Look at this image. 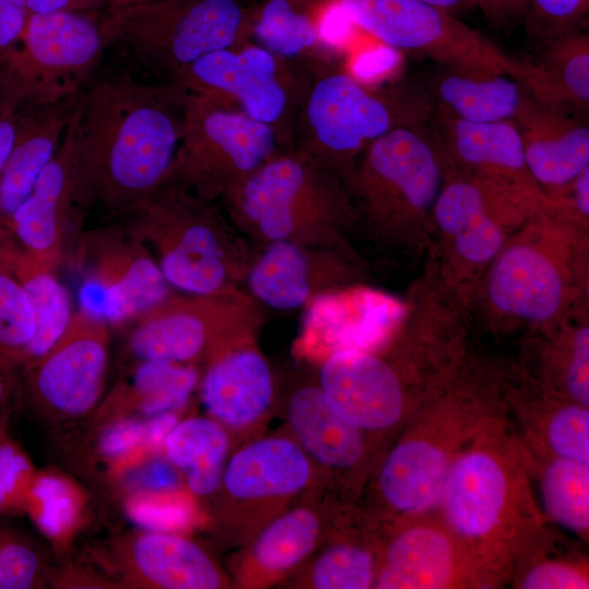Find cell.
I'll return each instance as SVG.
<instances>
[{
	"mask_svg": "<svg viewBox=\"0 0 589 589\" xmlns=\"http://www.w3.org/2000/svg\"><path fill=\"white\" fill-rule=\"evenodd\" d=\"M190 93L172 81L153 83L129 72L89 82L71 117L82 203L117 219L170 178L185 129Z\"/></svg>",
	"mask_w": 589,
	"mask_h": 589,
	"instance_id": "1",
	"label": "cell"
},
{
	"mask_svg": "<svg viewBox=\"0 0 589 589\" xmlns=\"http://www.w3.org/2000/svg\"><path fill=\"white\" fill-rule=\"evenodd\" d=\"M588 299L589 230L542 211L507 239L479 281L469 312L495 333L529 334L588 308Z\"/></svg>",
	"mask_w": 589,
	"mask_h": 589,
	"instance_id": "2",
	"label": "cell"
},
{
	"mask_svg": "<svg viewBox=\"0 0 589 589\" xmlns=\"http://www.w3.org/2000/svg\"><path fill=\"white\" fill-rule=\"evenodd\" d=\"M423 127L387 132L341 176L354 230L377 248L407 256L426 253L445 177L441 143Z\"/></svg>",
	"mask_w": 589,
	"mask_h": 589,
	"instance_id": "3",
	"label": "cell"
},
{
	"mask_svg": "<svg viewBox=\"0 0 589 589\" xmlns=\"http://www.w3.org/2000/svg\"><path fill=\"white\" fill-rule=\"evenodd\" d=\"M220 201L235 227L262 244L289 241L359 254L349 240L354 218L341 178L293 148Z\"/></svg>",
	"mask_w": 589,
	"mask_h": 589,
	"instance_id": "4",
	"label": "cell"
},
{
	"mask_svg": "<svg viewBox=\"0 0 589 589\" xmlns=\"http://www.w3.org/2000/svg\"><path fill=\"white\" fill-rule=\"evenodd\" d=\"M153 249L168 284L188 294H216L244 281L252 256L215 201L173 181L115 219Z\"/></svg>",
	"mask_w": 589,
	"mask_h": 589,
	"instance_id": "5",
	"label": "cell"
},
{
	"mask_svg": "<svg viewBox=\"0 0 589 589\" xmlns=\"http://www.w3.org/2000/svg\"><path fill=\"white\" fill-rule=\"evenodd\" d=\"M435 109L425 83L373 89L329 69L310 81L291 148L341 178L372 142L396 128L424 125Z\"/></svg>",
	"mask_w": 589,
	"mask_h": 589,
	"instance_id": "6",
	"label": "cell"
},
{
	"mask_svg": "<svg viewBox=\"0 0 589 589\" xmlns=\"http://www.w3.org/2000/svg\"><path fill=\"white\" fill-rule=\"evenodd\" d=\"M537 208L529 194L446 163L425 262L469 310L485 271Z\"/></svg>",
	"mask_w": 589,
	"mask_h": 589,
	"instance_id": "7",
	"label": "cell"
},
{
	"mask_svg": "<svg viewBox=\"0 0 589 589\" xmlns=\"http://www.w3.org/2000/svg\"><path fill=\"white\" fill-rule=\"evenodd\" d=\"M245 14L237 0H144L106 10L100 31L106 49L171 80L199 58L242 43Z\"/></svg>",
	"mask_w": 589,
	"mask_h": 589,
	"instance_id": "8",
	"label": "cell"
},
{
	"mask_svg": "<svg viewBox=\"0 0 589 589\" xmlns=\"http://www.w3.org/2000/svg\"><path fill=\"white\" fill-rule=\"evenodd\" d=\"M281 147L272 127L251 118L229 99L190 93L184 135L169 180L217 201L284 152Z\"/></svg>",
	"mask_w": 589,
	"mask_h": 589,
	"instance_id": "9",
	"label": "cell"
},
{
	"mask_svg": "<svg viewBox=\"0 0 589 589\" xmlns=\"http://www.w3.org/2000/svg\"><path fill=\"white\" fill-rule=\"evenodd\" d=\"M347 19L381 44L479 76H526L524 61L452 13L422 0H339Z\"/></svg>",
	"mask_w": 589,
	"mask_h": 589,
	"instance_id": "10",
	"label": "cell"
},
{
	"mask_svg": "<svg viewBox=\"0 0 589 589\" xmlns=\"http://www.w3.org/2000/svg\"><path fill=\"white\" fill-rule=\"evenodd\" d=\"M133 323L128 348L136 359L205 366L223 351L255 341L263 313L237 287L208 296L171 292Z\"/></svg>",
	"mask_w": 589,
	"mask_h": 589,
	"instance_id": "11",
	"label": "cell"
},
{
	"mask_svg": "<svg viewBox=\"0 0 589 589\" xmlns=\"http://www.w3.org/2000/svg\"><path fill=\"white\" fill-rule=\"evenodd\" d=\"M105 49L97 13H31L20 45L0 62L1 93L17 105L75 97Z\"/></svg>",
	"mask_w": 589,
	"mask_h": 589,
	"instance_id": "12",
	"label": "cell"
},
{
	"mask_svg": "<svg viewBox=\"0 0 589 589\" xmlns=\"http://www.w3.org/2000/svg\"><path fill=\"white\" fill-rule=\"evenodd\" d=\"M69 262L80 275V309L109 325L133 323L172 292L151 249L117 220L83 230Z\"/></svg>",
	"mask_w": 589,
	"mask_h": 589,
	"instance_id": "13",
	"label": "cell"
},
{
	"mask_svg": "<svg viewBox=\"0 0 589 589\" xmlns=\"http://www.w3.org/2000/svg\"><path fill=\"white\" fill-rule=\"evenodd\" d=\"M303 72L266 49L242 41L209 52L171 80L191 94H214L272 127L290 149L299 110L310 82Z\"/></svg>",
	"mask_w": 589,
	"mask_h": 589,
	"instance_id": "14",
	"label": "cell"
},
{
	"mask_svg": "<svg viewBox=\"0 0 589 589\" xmlns=\"http://www.w3.org/2000/svg\"><path fill=\"white\" fill-rule=\"evenodd\" d=\"M109 324L84 310L73 312L59 340L22 374L31 404L57 419H76L98 404L106 384Z\"/></svg>",
	"mask_w": 589,
	"mask_h": 589,
	"instance_id": "15",
	"label": "cell"
},
{
	"mask_svg": "<svg viewBox=\"0 0 589 589\" xmlns=\"http://www.w3.org/2000/svg\"><path fill=\"white\" fill-rule=\"evenodd\" d=\"M402 310L404 299L364 283L322 292L304 306L293 353L317 365L339 351L374 350L389 337Z\"/></svg>",
	"mask_w": 589,
	"mask_h": 589,
	"instance_id": "16",
	"label": "cell"
},
{
	"mask_svg": "<svg viewBox=\"0 0 589 589\" xmlns=\"http://www.w3.org/2000/svg\"><path fill=\"white\" fill-rule=\"evenodd\" d=\"M71 121V120H70ZM82 203L70 123L61 145L15 213L9 239L35 263L52 272L69 261L83 231Z\"/></svg>",
	"mask_w": 589,
	"mask_h": 589,
	"instance_id": "17",
	"label": "cell"
},
{
	"mask_svg": "<svg viewBox=\"0 0 589 589\" xmlns=\"http://www.w3.org/2000/svg\"><path fill=\"white\" fill-rule=\"evenodd\" d=\"M359 254L289 241L263 244L252 256L244 281L248 293L274 310L304 308L322 292L364 283Z\"/></svg>",
	"mask_w": 589,
	"mask_h": 589,
	"instance_id": "18",
	"label": "cell"
},
{
	"mask_svg": "<svg viewBox=\"0 0 589 589\" xmlns=\"http://www.w3.org/2000/svg\"><path fill=\"white\" fill-rule=\"evenodd\" d=\"M314 466L300 446L288 436L255 440L228 460L219 492L233 515L280 514L312 482Z\"/></svg>",
	"mask_w": 589,
	"mask_h": 589,
	"instance_id": "19",
	"label": "cell"
},
{
	"mask_svg": "<svg viewBox=\"0 0 589 589\" xmlns=\"http://www.w3.org/2000/svg\"><path fill=\"white\" fill-rule=\"evenodd\" d=\"M317 369V385L327 401L362 431L396 424L414 389L378 348L336 352Z\"/></svg>",
	"mask_w": 589,
	"mask_h": 589,
	"instance_id": "20",
	"label": "cell"
},
{
	"mask_svg": "<svg viewBox=\"0 0 589 589\" xmlns=\"http://www.w3.org/2000/svg\"><path fill=\"white\" fill-rule=\"evenodd\" d=\"M585 112L539 99L522 85L513 121L528 169L549 202L562 196L589 167V125Z\"/></svg>",
	"mask_w": 589,
	"mask_h": 589,
	"instance_id": "21",
	"label": "cell"
},
{
	"mask_svg": "<svg viewBox=\"0 0 589 589\" xmlns=\"http://www.w3.org/2000/svg\"><path fill=\"white\" fill-rule=\"evenodd\" d=\"M113 562L131 588L219 589L229 580L211 555L180 533L144 530L117 542Z\"/></svg>",
	"mask_w": 589,
	"mask_h": 589,
	"instance_id": "22",
	"label": "cell"
},
{
	"mask_svg": "<svg viewBox=\"0 0 589 589\" xmlns=\"http://www.w3.org/2000/svg\"><path fill=\"white\" fill-rule=\"evenodd\" d=\"M437 118L435 134L450 165L470 175L548 199L528 169L513 119L469 122L440 109Z\"/></svg>",
	"mask_w": 589,
	"mask_h": 589,
	"instance_id": "23",
	"label": "cell"
},
{
	"mask_svg": "<svg viewBox=\"0 0 589 589\" xmlns=\"http://www.w3.org/2000/svg\"><path fill=\"white\" fill-rule=\"evenodd\" d=\"M77 96L51 104L17 105L14 143L0 173V242L9 239L15 213L58 152Z\"/></svg>",
	"mask_w": 589,
	"mask_h": 589,
	"instance_id": "24",
	"label": "cell"
},
{
	"mask_svg": "<svg viewBox=\"0 0 589 589\" xmlns=\"http://www.w3.org/2000/svg\"><path fill=\"white\" fill-rule=\"evenodd\" d=\"M204 368L200 380L202 402L209 417L227 430L251 428L268 412L275 382L255 341L223 351Z\"/></svg>",
	"mask_w": 589,
	"mask_h": 589,
	"instance_id": "25",
	"label": "cell"
},
{
	"mask_svg": "<svg viewBox=\"0 0 589 589\" xmlns=\"http://www.w3.org/2000/svg\"><path fill=\"white\" fill-rule=\"evenodd\" d=\"M326 7L315 0H260L245 14L243 40L313 75L333 69L334 47L324 32Z\"/></svg>",
	"mask_w": 589,
	"mask_h": 589,
	"instance_id": "26",
	"label": "cell"
},
{
	"mask_svg": "<svg viewBox=\"0 0 589 589\" xmlns=\"http://www.w3.org/2000/svg\"><path fill=\"white\" fill-rule=\"evenodd\" d=\"M441 497L456 531L468 538L484 537L494 530L505 510L506 472L493 455L467 452L449 466Z\"/></svg>",
	"mask_w": 589,
	"mask_h": 589,
	"instance_id": "27",
	"label": "cell"
},
{
	"mask_svg": "<svg viewBox=\"0 0 589 589\" xmlns=\"http://www.w3.org/2000/svg\"><path fill=\"white\" fill-rule=\"evenodd\" d=\"M323 518L312 506L284 510L253 536L236 568L238 584L268 587L300 566L316 549Z\"/></svg>",
	"mask_w": 589,
	"mask_h": 589,
	"instance_id": "28",
	"label": "cell"
},
{
	"mask_svg": "<svg viewBox=\"0 0 589 589\" xmlns=\"http://www.w3.org/2000/svg\"><path fill=\"white\" fill-rule=\"evenodd\" d=\"M286 417L291 438L313 466L344 471L363 457L362 430L330 406L317 383L301 385L289 395Z\"/></svg>",
	"mask_w": 589,
	"mask_h": 589,
	"instance_id": "29",
	"label": "cell"
},
{
	"mask_svg": "<svg viewBox=\"0 0 589 589\" xmlns=\"http://www.w3.org/2000/svg\"><path fill=\"white\" fill-rule=\"evenodd\" d=\"M521 84L539 99L588 111L589 33L568 32L540 43V49L524 60Z\"/></svg>",
	"mask_w": 589,
	"mask_h": 589,
	"instance_id": "30",
	"label": "cell"
},
{
	"mask_svg": "<svg viewBox=\"0 0 589 589\" xmlns=\"http://www.w3.org/2000/svg\"><path fill=\"white\" fill-rule=\"evenodd\" d=\"M449 466L446 453L436 444L422 438L405 440L381 467V495L398 512L423 510L441 497Z\"/></svg>",
	"mask_w": 589,
	"mask_h": 589,
	"instance_id": "31",
	"label": "cell"
},
{
	"mask_svg": "<svg viewBox=\"0 0 589 589\" xmlns=\"http://www.w3.org/2000/svg\"><path fill=\"white\" fill-rule=\"evenodd\" d=\"M449 539L433 527L416 526L399 533L386 550L374 587L382 589H438L455 572Z\"/></svg>",
	"mask_w": 589,
	"mask_h": 589,
	"instance_id": "32",
	"label": "cell"
},
{
	"mask_svg": "<svg viewBox=\"0 0 589 589\" xmlns=\"http://www.w3.org/2000/svg\"><path fill=\"white\" fill-rule=\"evenodd\" d=\"M0 261L23 287L35 320V332L21 374L39 360L62 336L73 315L67 288L56 272L35 263L10 242H0Z\"/></svg>",
	"mask_w": 589,
	"mask_h": 589,
	"instance_id": "33",
	"label": "cell"
},
{
	"mask_svg": "<svg viewBox=\"0 0 589 589\" xmlns=\"http://www.w3.org/2000/svg\"><path fill=\"white\" fill-rule=\"evenodd\" d=\"M437 108L469 122L513 119L522 85L507 75L479 76L445 68L425 83Z\"/></svg>",
	"mask_w": 589,
	"mask_h": 589,
	"instance_id": "34",
	"label": "cell"
},
{
	"mask_svg": "<svg viewBox=\"0 0 589 589\" xmlns=\"http://www.w3.org/2000/svg\"><path fill=\"white\" fill-rule=\"evenodd\" d=\"M228 430L213 418L179 421L167 436L166 458L184 476L189 491L200 497L218 492L229 453Z\"/></svg>",
	"mask_w": 589,
	"mask_h": 589,
	"instance_id": "35",
	"label": "cell"
},
{
	"mask_svg": "<svg viewBox=\"0 0 589 589\" xmlns=\"http://www.w3.org/2000/svg\"><path fill=\"white\" fill-rule=\"evenodd\" d=\"M194 364L168 360H140L129 385L118 388L113 401L153 417L182 409L200 383Z\"/></svg>",
	"mask_w": 589,
	"mask_h": 589,
	"instance_id": "36",
	"label": "cell"
},
{
	"mask_svg": "<svg viewBox=\"0 0 589 589\" xmlns=\"http://www.w3.org/2000/svg\"><path fill=\"white\" fill-rule=\"evenodd\" d=\"M25 513L49 539L64 543L83 516V495L73 482L55 472H35Z\"/></svg>",
	"mask_w": 589,
	"mask_h": 589,
	"instance_id": "37",
	"label": "cell"
},
{
	"mask_svg": "<svg viewBox=\"0 0 589 589\" xmlns=\"http://www.w3.org/2000/svg\"><path fill=\"white\" fill-rule=\"evenodd\" d=\"M542 498L549 516L575 532L589 527V467L558 458L542 478Z\"/></svg>",
	"mask_w": 589,
	"mask_h": 589,
	"instance_id": "38",
	"label": "cell"
},
{
	"mask_svg": "<svg viewBox=\"0 0 589 589\" xmlns=\"http://www.w3.org/2000/svg\"><path fill=\"white\" fill-rule=\"evenodd\" d=\"M34 332L29 300L13 273L0 261V372L21 375Z\"/></svg>",
	"mask_w": 589,
	"mask_h": 589,
	"instance_id": "39",
	"label": "cell"
},
{
	"mask_svg": "<svg viewBox=\"0 0 589 589\" xmlns=\"http://www.w3.org/2000/svg\"><path fill=\"white\" fill-rule=\"evenodd\" d=\"M375 562L365 548L336 542L323 550L303 575V587L313 589H366L374 584Z\"/></svg>",
	"mask_w": 589,
	"mask_h": 589,
	"instance_id": "40",
	"label": "cell"
},
{
	"mask_svg": "<svg viewBox=\"0 0 589 589\" xmlns=\"http://www.w3.org/2000/svg\"><path fill=\"white\" fill-rule=\"evenodd\" d=\"M47 557L23 531L0 526V589H35L47 584Z\"/></svg>",
	"mask_w": 589,
	"mask_h": 589,
	"instance_id": "41",
	"label": "cell"
},
{
	"mask_svg": "<svg viewBox=\"0 0 589 589\" xmlns=\"http://www.w3.org/2000/svg\"><path fill=\"white\" fill-rule=\"evenodd\" d=\"M129 517L144 530L179 533L196 519V506L182 490L175 492H134L127 502Z\"/></svg>",
	"mask_w": 589,
	"mask_h": 589,
	"instance_id": "42",
	"label": "cell"
},
{
	"mask_svg": "<svg viewBox=\"0 0 589 589\" xmlns=\"http://www.w3.org/2000/svg\"><path fill=\"white\" fill-rule=\"evenodd\" d=\"M8 421L0 425V513H25L34 467L22 447L8 433Z\"/></svg>",
	"mask_w": 589,
	"mask_h": 589,
	"instance_id": "43",
	"label": "cell"
},
{
	"mask_svg": "<svg viewBox=\"0 0 589 589\" xmlns=\"http://www.w3.org/2000/svg\"><path fill=\"white\" fill-rule=\"evenodd\" d=\"M589 0H526L522 20L527 33L539 43L585 28Z\"/></svg>",
	"mask_w": 589,
	"mask_h": 589,
	"instance_id": "44",
	"label": "cell"
},
{
	"mask_svg": "<svg viewBox=\"0 0 589 589\" xmlns=\"http://www.w3.org/2000/svg\"><path fill=\"white\" fill-rule=\"evenodd\" d=\"M548 441L558 458L589 467V410L576 402L560 407L548 425Z\"/></svg>",
	"mask_w": 589,
	"mask_h": 589,
	"instance_id": "45",
	"label": "cell"
},
{
	"mask_svg": "<svg viewBox=\"0 0 589 589\" xmlns=\"http://www.w3.org/2000/svg\"><path fill=\"white\" fill-rule=\"evenodd\" d=\"M179 470L168 459H152L124 477L134 492H175L181 489Z\"/></svg>",
	"mask_w": 589,
	"mask_h": 589,
	"instance_id": "46",
	"label": "cell"
},
{
	"mask_svg": "<svg viewBox=\"0 0 589 589\" xmlns=\"http://www.w3.org/2000/svg\"><path fill=\"white\" fill-rule=\"evenodd\" d=\"M144 447V422L136 419H118L109 424L99 437L98 447L101 455L121 459Z\"/></svg>",
	"mask_w": 589,
	"mask_h": 589,
	"instance_id": "47",
	"label": "cell"
},
{
	"mask_svg": "<svg viewBox=\"0 0 589 589\" xmlns=\"http://www.w3.org/2000/svg\"><path fill=\"white\" fill-rule=\"evenodd\" d=\"M587 576L579 569L563 563H543L531 568L522 578L524 589H584Z\"/></svg>",
	"mask_w": 589,
	"mask_h": 589,
	"instance_id": "48",
	"label": "cell"
},
{
	"mask_svg": "<svg viewBox=\"0 0 589 589\" xmlns=\"http://www.w3.org/2000/svg\"><path fill=\"white\" fill-rule=\"evenodd\" d=\"M31 13L26 0H0V62L20 45Z\"/></svg>",
	"mask_w": 589,
	"mask_h": 589,
	"instance_id": "49",
	"label": "cell"
},
{
	"mask_svg": "<svg viewBox=\"0 0 589 589\" xmlns=\"http://www.w3.org/2000/svg\"><path fill=\"white\" fill-rule=\"evenodd\" d=\"M26 2L32 13H98L101 10L106 11L120 4V0H26Z\"/></svg>",
	"mask_w": 589,
	"mask_h": 589,
	"instance_id": "50",
	"label": "cell"
},
{
	"mask_svg": "<svg viewBox=\"0 0 589 589\" xmlns=\"http://www.w3.org/2000/svg\"><path fill=\"white\" fill-rule=\"evenodd\" d=\"M474 3L490 23L504 26L522 19L526 0H474Z\"/></svg>",
	"mask_w": 589,
	"mask_h": 589,
	"instance_id": "51",
	"label": "cell"
},
{
	"mask_svg": "<svg viewBox=\"0 0 589 589\" xmlns=\"http://www.w3.org/2000/svg\"><path fill=\"white\" fill-rule=\"evenodd\" d=\"M16 109L17 104L0 93V173L14 143Z\"/></svg>",
	"mask_w": 589,
	"mask_h": 589,
	"instance_id": "52",
	"label": "cell"
},
{
	"mask_svg": "<svg viewBox=\"0 0 589 589\" xmlns=\"http://www.w3.org/2000/svg\"><path fill=\"white\" fill-rule=\"evenodd\" d=\"M178 422L176 411L153 416L144 423V448L153 452L164 448L167 436Z\"/></svg>",
	"mask_w": 589,
	"mask_h": 589,
	"instance_id": "53",
	"label": "cell"
},
{
	"mask_svg": "<svg viewBox=\"0 0 589 589\" xmlns=\"http://www.w3.org/2000/svg\"><path fill=\"white\" fill-rule=\"evenodd\" d=\"M17 384V377L0 372V425L8 421L10 402Z\"/></svg>",
	"mask_w": 589,
	"mask_h": 589,
	"instance_id": "54",
	"label": "cell"
},
{
	"mask_svg": "<svg viewBox=\"0 0 589 589\" xmlns=\"http://www.w3.org/2000/svg\"><path fill=\"white\" fill-rule=\"evenodd\" d=\"M422 1L449 13H452L453 10L462 8L470 2L474 3V0H422Z\"/></svg>",
	"mask_w": 589,
	"mask_h": 589,
	"instance_id": "55",
	"label": "cell"
},
{
	"mask_svg": "<svg viewBox=\"0 0 589 589\" xmlns=\"http://www.w3.org/2000/svg\"><path fill=\"white\" fill-rule=\"evenodd\" d=\"M136 1H141V0H120V4H125V3H130V2H136ZM118 7V5H117Z\"/></svg>",
	"mask_w": 589,
	"mask_h": 589,
	"instance_id": "56",
	"label": "cell"
},
{
	"mask_svg": "<svg viewBox=\"0 0 589 589\" xmlns=\"http://www.w3.org/2000/svg\"><path fill=\"white\" fill-rule=\"evenodd\" d=\"M0 93H1V73H0Z\"/></svg>",
	"mask_w": 589,
	"mask_h": 589,
	"instance_id": "57",
	"label": "cell"
},
{
	"mask_svg": "<svg viewBox=\"0 0 589 589\" xmlns=\"http://www.w3.org/2000/svg\"><path fill=\"white\" fill-rule=\"evenodd\" d=\"M141 1H144V0H141Z\"/></svg>",
	"mask_w": 589,
	"mask_h": 589,
	"instance_id": "58",
	"label": "cell"
}]
</instances>
